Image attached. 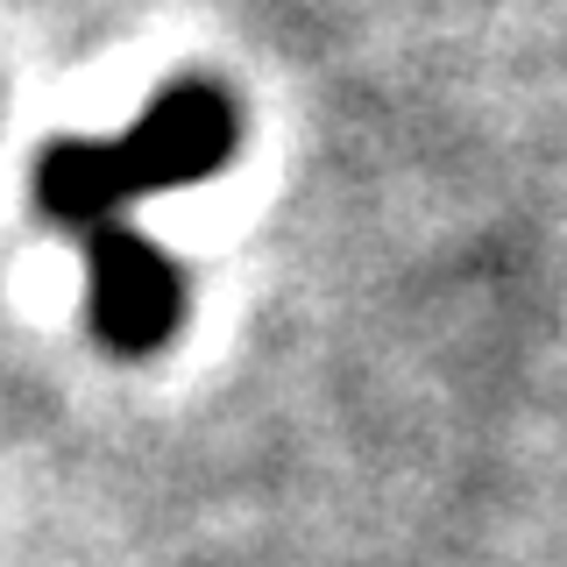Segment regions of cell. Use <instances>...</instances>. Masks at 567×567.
Listing matches in <instances>:
<instances>
[{"label": "cell", "instance_id": "1", "mask_svg": "<svg viewBox=\"0 0 567 567\" xmlns=\"http://www.w3.org/2000/svg\"><path fill=\"white\" fill-rule=\"evenodd\" d=\"M241 142V106L213 79H177L135 114V128L100 135V142H50L35 156V206L58 227H114L135 199L177 185H206L213 171H227Z\"/></svg>", "mask_w": 567, "mask_h": 567}, {"label": "cell", "instance_id": "2", "mask_svg": "<svg viewBox=\"0 0 567 567\" xmlns=\"http://www.w3.org/2000/svg\"><path fill=\"white\" fill-rule=\"evenodd\" d=\"M85 319L106 354H142L171 348L185 327V270L135 227H93L85 235Z\"/></svg>", "mask_w": 567, "mask_h": 567}]
</instances>
